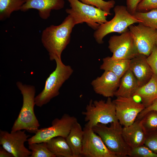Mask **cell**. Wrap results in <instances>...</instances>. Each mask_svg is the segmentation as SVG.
<instances>
[{
	"mask_svg": "<svg viewBox=\"0 0 157 157\" xmlns=\"http://www.w3.org/2000/svg\"><path fill=\"white\" fill-rule=\"evenodd\" d=\"M75 25L73 18L68 15L60 24L51 25L43 31L41 41L48 52L50 60L61 59L62 53L69 43L71 34Z\"/></svg>",
	"mask_w": 157,
	"mask_h": 157,
	"instance_id": "obj_1",
	"label": "cell"
},
{
	"mask_svg": "<svg viewBox=\"0 0 157 157\" xmlns=\"http://www.w3.org/2000/svg\"><path fill=\"white\" fill-rule=\"evenodd\" d=\"M16 84L22 95L23 104L11 131L24 130L29 133H35L40 126L34 111L35 105V87L23 84L20 81H17Z\"/></svg>",
	"mask_w": 157,
	"mask_h": 157,
	"instance_id": "obj_2",
	"label": "cell"
},
{
	"mask_svg": "<svg viewBox=\"0 0 157 157\" xmlns=\"http://www.w3.org/2000/svg\"><path fill=\"white\" fill-rule=\"evenodd\" d=\"M54 60L55 69L47 79L42 90L35 97V104L38 107H41L58 96L60 88L73 72L71 66L64 64L61 59L56 58Z\"/></svg>",
	"mask_w": 157,
	"mask_h": 157,
	"instance_id": "obj_3",
	"label": "cell"
},
{
	"mask_svg": "<svg viewBox=\"0 0 157 157\" xmlns=\"http://www.w3.org/2000/svg\"><path fill=\"white\" fill-rule=\"evenodd\" d=\"M70 8L65 11L74 19L76 24L85 22L95 30L99 26L108 21V15H111L93 6L84 4L78 0H67Z\"/></svg>",
	"mask_w": 157,
	"mask_h": 157,
	"instance_id": "obj_4",
	"label": "cell"
},
{
	"mask_svg": "<svg viewBox=\"0 0 157 157\" xmlns=\"http://www.w3.org/2000/svg\"><path fill=\"white\" fill-rule=\"evenodd\" d=\"M113 11V17L100 25L94 33L93 37L99 44L104 43L103 39L108 34L114 32L121 34L128 30L130 25L141 22L128 11L126 6L117 5Z\"/></svg>",
	"mask_w": 157,
	"mask_h": 157,
	"instance_id": "obj_5",
	"label": "cell"
},
{
	"mask_svg": "<svg viewBox=\"0 0 157 157\" xmlns=\"http://www.w3.org/2000/svg\"><path fill=\"white\" fill-rule=\"evenodd\" d=\"M82 114L87 122L85 126L91 129L98 124L119 123L115 105L111 97L108 98L106 101L91 99L86 107L85 111Z\"/></svg>",
	"mask_w": 157,
	"mask_h": 157,
	"instance_id": "obj_6",
	"label": "cell"
},
{
	"mask_svg": "<svg viewBox=\"0 0 157 157\" xmlns=\"http://www.w3.org/2000/svg\"><path fill=\"white\" fill-rule=\"evenodd\" d=\"M106 124H98L92 129L101 138L108 148L117 157L129 156L131 148L127 144L122 134V127L119 123Z\"/></svg>",
	"mask_w": 157,
	"mask_h": 157,
	"instance_id": "obj_7",
	"label": "cell"
},
{
	"mask_svg": "<svg viewBox=\"0 0 157 157\" xmlns=\"http://www.w3.org/2000/svg\"><path fill=\"white\" fill-rule=\"evenodd\" d=\"M77 121L75 117L64 114L60 118L54 119L51 126L39 129L34 135L28 139V144L46 142L58 136L66 138L72 126Z\"/></svg>",
	"mask_w": 157,
	"mask_h": 157,
	"instance_id": "obj_8",
	"label": "cell"
},
{
	"mask_svg": "<svg viewBox=\"0 0 157 157\" xmlns=\"http://www.w3.org/2000/svg\"><path fill=\"white\" fill-rule=\"evenodd\" d=\"M108 43L112 59L131 60L139 54L129 29L120 35L111 36Z\"/></svg>",
	"mask_w": 157,
	"mask_h": 157,
	"instance_id": "obj_9",
	"label": "cell"
},
{
	"mask_svg": "<svg viewBox=\"0 0 157 157\" xmlns=\"http://www.w3.org/2000/svg\"><path fill=\"white\" fill-rule=\"evenodd\" d=\"M25 131L19 130L9 133L0 131V144L13 157H30L31 154V151L24 146V143L30 136L25 133Z\"/></svg>",
	"mask_w": 157,
	"mask_h": 157,
	"instance_id": "obj_10",
	"label": "cell"
},
{
	"mask_svg": "<svg viewBox=\"0 0 157 157\" xmlns=\"http://www.w3.org/2000/svg\"><path fill=\"white\" fill-rule=\"evenodd\" d=\"M113 101L117 119L120 124L124 127L132 124L138 114L145 108L142 103L136 101L133 97H118Z\"/></svg>",
	"mask_w": 157,
	"mask_h": 157,
	"instance_id": "obj_11",
	"label": "cell"
},
{
	"mask_svg": "<svg viewBox=\"0 0 157 157\" xmlns=\"http://www.w3.org/2000/svg\"><path fill=\"white\" fill-rule=\"evenodd\" d=\"M139 54L148 56L151 53L157 39V30L139 23L129 27Z\"/></svg>",
	"mask_w": 157,
	"mask_h": 157,
	"instance_id": "obj_12",
	"label": "cell"
},
{
	"mask_svg": "<svg viewBox=\"0 0 157 157\" xmlns=\"http://www.w3.org/2000/svg\"><path fill=\"white\" fill-rule=\"evenodd\" d=\"M81 156L85 157H117L105 144L92 129L85 126Z\"/></svg>",
	"mask_w": 157,
	"mask_h": 157,
	"instance_id": "obj_13",
	"label": "cell"
},
{
	"mask_svg": "<svg viewBox=\"0 0 157 157\" xmlns=\"http://www.w3.org/2000/svg\"><path fill=\"white\" fill-rule=\"evenodd\" d=\"M120 78L111 72L105 71L102 75L92 81L91 84L97 94L112 97L118 89Z\"/></svg>",
	"mask_w": 157,
	"mask_h": 157,
	"instance_id": "obj_14",
	"label": "cell"
},
{
	"mask_svg": "<svg viewBox=\"0 0 157 157\" xmlns=\"http://www.w3.org/2000/svg\"><path fill=\"white\" fill-rule=\"evenodd\" d=\"M25 3L20 10L26 12L33 9L37 10L40 17L47 19L52 10H58L65 6L64 0H25Z\"/></svg>",
	"mask_w": 157,
	"mask_h": 157,
	"instance_id": "obj_15",
	"label": "cell"
},
{
	"mask_svg": "<svg viewBox=\"0 0 157 157\" xmlns=\"http://www.w3.org/2000/svg\"><path fill=\"white\" fill-rule=\"evenodd\" d=\"M147 57L139 54L130 61L129 69L136 78L140 87L148 82L154 74L147 62Z\"/></svg>",
	"mask_w": 157,
	"mask_h": 157,
	"instance_id": "obj_16",
	"label": "cell"
},
{
	"mask_svg": "<svg viewBox=\"0 0 157 157\" xmlns=\"http://www.w3.org/2000/svg\"><path fill=\"white\" fill-rule=\"evenodd\" d=\"M122 134L124 140L131 148L144 145L147 134L140 120H136L130 126H124Z\"/></svg>",
	"mask_w": 157,
	"mask_h": 157,
	"instance_id": "obj_17",
	"label": "cell"
},
{
	"mask_svg": "<svg viewBox=\"0 0 157 157\" xmlns=\"http://www.w3.org/2000/svg\"><path fill=\"white\" fill-rule=\"evenodd\" d=\"M139 87L136 78L129 69L121 78L119 87L115 92L114 96L116 97H133Z\"/></svg>",
	"mask_w": 157,
	"mask_h": 157,
	"instance_id": "obj_18",
	"label": "cell"
},
{
	"mask_svg": "<svg viewBox=\"0 0 157 157\" xmlns=\"http://www.w3.org/2000/svg\"><path fill=\"white\" fill-rule=\"evenodd\" d=\"M84 133L83 129L77 121L72 126L66 138L72 150L73 157L81 156Z\"/></svg>",
	"mask_w": 157,
	"mask_h": 157,
	"instance_id": "obj_19",
	"label": "cell"
},
{
	"mask_svg": "<svg viewBox=\"0 0 157 157\" xmlns=\"http://www.w3.org/2000/svg\"><path fill=\"white\" fill-rule=\"evenodd\" d=\"M134 96L140 98L142 103L145 108L157 99V75L154 73L148 82L139 87Z\"/></svg>",
	"mask_w": 157,
	"mask_h": 157,
	"instance_id": "obj_20",
	"label": "cell"
},
{
	"mask_svg": "<svg viewBox=\"0 0 157 157\" xmlns=\"http://www.w3.org/2000/svg\"><path fill=\"white\" fill-rule=\"evenodd\" d=\"M100 69L112 72L119 78H121L129 69L130 60L113 59L111 57L104 58Z\"/></svg>",
	"mask_w": 157,
	"mask_h": 157,
	"instance_id": "obj_21",
	"label": "cell"
},
{
	"mask_svg": "<svg viewBox=\"0 0 157 157\" xmlns=\"http://www.w3.org/2000/svg\"><path fill=\"white\" fill-rule=\"evenodd\" d=\"M46 142L48 149L56 157H73L72 150L66 138L58 136Z\"/></svg>",
	"mask_w": 157,
	"mask_h": 157,
	"instance_id": "obj_22",
	"label": "cell"
},
{
	"mask_svg": "<svg viewBox=\"0 0 157 157\" xmlns=\"http://www.w3.org/2000/svg\"><path fill=\"white\" fill-rule=\"evenodd\" d=\"M25 0H0V20L9 18L14 12L21 10Z\"/></svg>",
	"mask_w": 157,
	"mask_h": 157,
	"instance_id": "obj_23",
	"label": "cell"
},
{
	"mask_svg": "<svg viewBox=\"0 0 157 157\" xmlns=\"http://www.w3.org/2000/svg\"><path fill=\"white\" fill-rule=\"evenodd\" d=\"M133 15L142 24L157 30V8L145 12L136 11Z\"/></svg>",
	"mask_w": 157,
	"mask_h": 157,
	"instance_id": "obj_24",
	"label": "cell"
},
{
	"mask_svg": "<svg viewBox=\"0 0 157 157\" xmlns=\"http://www.w3.org/2000/svg\"><path fill=\"white\" fill-rule=\"evenodd\" d=\"M28 149L32 152L30 157H56L48 148L46 142L29 144Z\"/></svg>",
	"mask_w": 157,
	"mask_h": 157,
	"instance_id": "obj_25",
	"label": "cell"
},
{
	"mask_svg": "<svg viewBox=\"0 0 157 157\" xmlns=\"http://www.w3.org/2000/svg\"><path fill=\"white\" fill-rule=\"evenodd\" d=\"M140 120L146 134L157 131V112H149Z\"/></svg>",
	"mask_w": 157,
	"mask_h": 157,
	"instance_id": "obj_26",
	"label": "cell"
},
{
	"mask_svg": "<svg viewBox=\"0 0 157 157\" xmlns=\"http://www.w3.org/2000/svg\"><path fill=\"white\" fill-rule=\"evenodd\" d=\"M82 3L90 5L100 8L111 14V9L114 7L115 2L113 0L106 1L103 0H80Z\"/></svg>",
	"mask_w": 157,
	"mask_h": 157,
	"instance_id": "obj_27",
	"label": "cell"
},
{
	"mask_svg": "<svg viewBox=\"0 0 157 157\" xmlns=\"http://www.w3.org/2000/svg\"><path fill=\"white\" fill-rule=\"evenodd\" d=\"M129 156L132 157H157L154 153L145 145L131 148Z\"/></svg>",
	"mask_w": 157,
	"mask_h": 157,
	"instance_id": "obj_28",
	"label": "cell"
},
{
	"mask_svg": "<svg viewBox=\"0 0 157 157\" xmlns=\"http://www.w3.org/2000/svg\"><path fill=\"white\" fill-rule=\"evenodd\" d=\"M144 145L157 154V131L147 134Z\"/></svg>",
	"mask_w": 157,
	"mask_h": 157,
	"instance_id": "obj_29",
	"label": "cell"
},
{
	"mask_svg": "<svg viewBox=\"0 0 157 157\" xmlns=\"http://www.w3.org/2000/svg\"><path fill=\"white\" fill-rule=\"evenodd\" d=\"M157 8V0H142L138 4L136 11L145 12Z\"/></svg>",
	"mask_w": 157,
	"mask_h": 157,
	"instance_id": "obj_30",
	"label": "cell"
},
{
	"mask_svg": "<svg viewBox=\"0 0 157 157\" xmlns=\"http://www.w3.org/2000/svg\"><path fill=\"white\" fill-rule=\"evenodd\" d=\"M146 60L154 73L157 75V46L156 45L151 53L147 57Z\"/></svg>",
	"mask_w": 157,
	"mask_h": 157,
	"instance_id": "obj_31",
	"label": "cell"
},
{
	"mask_svg": "<svg viewBox=\"0 0 157 157\" xmlns=\"http://www.w3.org/2000/svg\"><path fill=\"white\" fill-rule=\"evenodd\" d=\"M151 111L157 112V99L154 100L150 105L145 108L138 114L136 120H140L147 113Z\"/></svg>",
	"mask_w": 157,
	"mask_h": 157,
	"instance_id": "obj_32",
	"label": "cell"
},
{
	"mask_svg": "<svg viewBox=\"0 0 157 157\" xmlns=\"http://www.w3.org/2000/svg\"><path fill=\"white\" fill-rule=\"evenodd\" d=\"M142 0H126V7L128 11L133 15L136 11L137 7Z\"/></svg>",
	"mask_w": 157,
	"mask_h": 157,
	"instance_id": "obj_33",
	"label": "cell"
},
{
	"mask_svg": "<svg viewBox=\"0 0 157 157\" xmlns=\"http://www.w3.org/2000/svg\"><path fill=\"white\" fill-rule=\"evenodd\" d=\"M0 157H13V155L2 147H0Z\"/></svg>",
	"mask_w": 157,
	"mask_h": 157,
	"instance_id": "obj_34",
	"label": "cell"
},
{
	"mask_svg": "<svg viewBox=\"0 0 157 157\" xmlns=\"http://www.w3.org/2000/svg\"><path fill=\"white\" fill-rule=\"evenodd\" d=\"M156 45L157 46V39L156 40Z\"/></svg>",
	"mask_w": 157,
	"mask_h": 157,
	"instance_id": "obj_35",
	"label": "cell"
},
{
	"mask_svg": "<svg viewBox=\"0 0 157 157\" xmlns=\"http://www.w3.org/2000/svg\"><path fill=\"white\" fill-rule=\"evenodd\" d=\"M104 0V1H105V0Z\"/></svg>",
	"mask_w": 157,
	"mask_h": 157,
	"instance_id": "obj_36",
	"label": "cell"
}]
</instances>
